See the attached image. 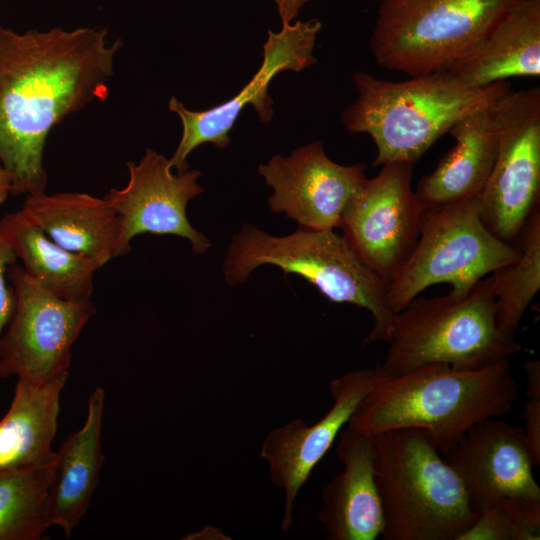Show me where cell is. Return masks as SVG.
Listing matches in <instances>:
<instances>
[{
    "mask_svg": "<svg viewBox=\"0 0 540 540\" xmlns=\"http://www.w3.org/2000/svg\"><path fill=\"white\" fill-rule=\"evenodd\" d=\"M495 313L490 275L464 298H414L395 314L387 355L376 366L379 375L396 377L434 363L481 370L509 361L522 346L515 332L497 324Z\"/></svg>",
    "mask_w": 540,
    "mask_h": 540,
    "instance_id": "8992f818",
    "label": "cell"
},
{
    "mask_svg": "<svg viewBox=\"0 0 540 540\" xmlns=\"http://www.w3.org/2000/svg\"><path fill=\"white\" fill-rule=\"evenodd\" d=\"M12 194V178L9 171L0 160V206Z\"/></svg>",
    "mask_w": 540,
    "mask_h": 540,
    "instance_id": "f546056e",
    "label": "cell"
},
{
    "mask_svg": "<svg viewBox=\"0 0 540 540\" xmlns=\"http://www.w3.org/2000/svg\"><path fill=\"white\" fill-rule=\"evenodd\" d=\"M7 276L17 302L0 341V379L16 376L46 382L68 372L71 347L95 314V304L53 295L17 262L10 265Z\"/></svg>",
    "mask_w": 540,
    "mask_h": 540,
    "instance_id": "30bf717a",
    "label": "cell"
},
{
    "mask_svg": "<svg viewBox=\"0 0 540 540\" xmlns=\"http://www.w3.org/2000/svg\"><path fill=\"white\" fill-rule=\"evenodd\" d=\"M540 501L506 497L480 512L459 540H539Z\"/></svg>",
    "mask_w": 540,
    "mask_h": 540,
    "instance_id": "484cf974",
    "label": "cell"
},
{
    "mask_svg": "<svg viewBox=\"0 0 540 540\" xmlns=\"http://www.w3.org/2000/svg\"><path fill=\"white\" fill-rule=\"evenodd\" d=\"M53 463L0 472V540H38L51 526L48 493Z\"/></svg>",
    "mask_w": 540,
    "mask_h": 540,
    "instance_id": "cb8c5ba5",
    "label": "cell"
},
{
    "mask_svg": "<svg viewBox=\"0 0 540 540\" xmlns=\"http://www.w3.org/2000/svg\"><path fill=\"white\" fill-rule=\"evenodd\" d=\"M15 262V253L0 233V341L16 308V293L7 276L8 268Z\"/></svg>",
    "mask_w": 540,
    "mask_h": 540,
    "instance_id": "83f0119b",
    "label": "cell"
},
{
    "mask_svg": "<svg viewBox=\"0 0 540 540\" xmlns=\"http://www.w3.org/2000/svg\"><path fill=\"white\" fill-rule=\"evenodd\" d=\"M22 209L55 243L91 258L100 268L115 257L119 217L104 197L43 192L27 195Z\"/></svg>",
    "mask_w": 540,
    "mask_h": 540,
    "instance_id": "7402d4cb",
    "label": "cell"
},
{
    "mask_svg": "<svg viewBox=\"0 0 540 540\" xmlns=\"http://www.w3.org/2000/svg\"><path fill=\"white\" fill-rule=\"evenodd\" d=\"M436 72L474 89L540 76V0H521L481 41Z\"/></svg>",
    "mask_w": 540,
    "mask_h": 540,
    "instance_id": "ac0fdd59",
    "label": "cell"
},
{
    "mask_svg": "<svg viewBox=\"0 0 540 540\" xmlns=\"http://www.w3.org/2000/svg\"><path fill=\"white\" fill-rule=\"evenodd\" d=\"M105 391L97 387L90 394L84 425L62 442L53 463L48 493L51 526L62 528L70 537L89 507L99 483L104 461L101 429Z\"/></svg>",
    "mask_w": 540,
    "mask_h": 540,
    "instance_id": "d6986e66",
    "label": "cell"
},
{
    "mask_svg": "<svg viewBox=\"0 0 540 540\" xmlns=\"http://www.w3.org/2000/svg\"><path fill=\"white\" fill-rule=\"evenodd\" d=\"M378 377L377 367L347 372L329 383L333 404L317 422L307 424L297 418L274 428L261 446V457L268 463L271 481L284 490L285 503L281 530L294 522V506L300 489L311 476L361 400L371 391Z\"/></svg>",
    "mask_w": 540,
    "mask_h": 540,
    "instance_id": "9a60e30c",
    "label": "cell"
},
{
    "mask_svg": "<svg viewBox=\"0 0 540 540\" xmlns=\"http://www.w3.org/2000/svg\"><path fill=\"white\" fill-rule=\"evenodd\" d=\"M336 451L343 470L323 488L319 520L331 540H375L384 520L373 436L347 427Z\"/></svg>",
    "mask_w": 540,
    "mask_h": 540,
    "instance_id": "e0dca14e",
    "label": "cell"
},
{
    "mask_svg": "<svg viewBox=\"0 0 540 540\" xmlns=\"http://www.w3.org/2000/svg\"><path fill=\"white\" fill-rule=\"evenodd\" d=\"M520 250L484 225L478 197L425 209L417 244L387 287L389 308L398 313L429 286L448 283L464 298L483 278L518 259Z\"/></svg>",
    "mask_w": 540,
    "mask_h": 540,
    "instance_id": "ba28073f",
    "label": "cell"
},
{
    "mask_svg": "<svg viewBox=\"0 0 540 540\" xmlns=\"http://www.w3.org/2000/svg\"><path fill=\"white\" fill-rule=\"evenodd\" d=\"M528 399L524 407V434L534 465H540V362L528 360L524 364Z\"/></svg>",
    "mask_w": 540,
    "mask_h": 540,
    "instance_id": "4316f807",
    "label": "cell"
},
{
    "mask_svg": "<svg viewBox=\"0 0 540 540\" xmlns=\"http://www.w3.org/2000/svg\"><path fill=\"white\" fill-rule=\"evenodd\" d=\"M517 392L509 361L481 370L434 363L391 378L378 372L347 427L372 436L393 429H419L443 455L473 425L508 414Z\"/></svg>",
    "mask_w": 540,
    "mask_h": 540,
    "instance_id": "7a4b0ae2",
    "label": "cell"
},
{
    "mask_svg": "<svg viewBox=\"0 0 540 540\" xmlns=\"http://www.w3.org/2000/svg\"><path fill=\"white\" fill-rule=\"evenodd\" d=\"M491 106L460 118L447 133L454 147L415 191L424 209L478 197L493 168L498 139Z\"/></svg>",
    "mask_w": 540,
    "mask_h": 540,
    "instance_id": "ffe728a7",
    "label": "cell"
},
{
    "mask_svg": "<svg viewBox=\"0 0 540 540\" xmlns=\"http://www.w3.org/2000/svg\"><path fill=\"white\" fill-rule=\"evenodd\" d=\"M0 233L43 289L69 301L91 300L94 273L100 268L94 260L55 243L22 208L1 219Z\"/></svg>",
    "mask_w": 540,
    "mask_h": 540,
    "instance_id": "603a6c76",
    "label": "cell"
},
{
    "mask_svg": "<svg viewBox=\"0 0 540 540\" xmlns=\"http://www.w3.org/2000/svg\"><path fill=\"white\" fill-rule=\"evenodd\" d=\"M514 245L518 259L490 274L496 322L515 332L540 289V207L535 209Z\"/></svg>",
    "mask_w": 540,
    "mask_h": 540,
    "instance_id": "d4e9b609",
    "label": "cell"
},
{
    "mask_svg": "<svg viewBox=\"0 0 540 540\" xmlns=\"http://www.w3.org/2000/svg\"><path fill=\"white\" fill-rule=\"evenodd\" d=\"M363 163L341 165L314 141L287 156L275 155L259 166V174L273 188L268 199L272 212L309 230L339 228L349 202L359 192L367 177Z\"/></svg>",
    "mask_w": 540,
    "mask_h": 540,
    "instance_id": "5bb4252c",
    "label": "cell"
},
{
    "mask_svg": "<svg viewBox=\"0 0 540 540\" xmlns=\"http://www.w3.org/2000/svg\"><path fill=\"white\" fill-rule=\"evenodd\" d=\"M127 168V184L104 196L119 217L115 257L126 255L132 239L143 233L185 238L195 254H204L211 243L186 214L188 202L204 191L198 184L201 172H173L169 159L149 148L138 163L128 162Z\"/></svg>",
    "mask_w": 540,
    "mask_h": 540,
    "instance_id": "4fadbf2b",
    "label": "cell"
},
{
    "mask_svg": "<svg viewBox=\"0 0 540 540\" xmlns=\"http://www.w3.org/2000/svg\"><path fill=\"white\" fill-rule=\"evenodd\" d=\"M442 457L460 478L476 514L506 497L540 501L523 427L498 417L486 419L468 429Z\"/></svg>",
    "mask_w": 540,
    "mask_h": 540,
    "instance_id": "2e32d148",
    "label": "cell"
},
{
    "mask_svg": "<svg viewBox=\"0 0 540 540\" xmlns=\"http://www.w3.org/2000/svg\"><path fill=\"white\" fill-rule=\"evenodd\" d=\"M370 47L384 69L436 72L486 37L521 0H377Z\"/></svg>",
    "mask_w": 540,
    "mask_h": 540,
    "instance_id": "52a82bcc",
    "label": "cell"
},
{
    "mask_svg": "<svg viewBox=\"0 0 540 540\" xmlns=\"http://www.w3.org/2000/svg\"><path fill=\"white\" fill-rule=\"evenodd\" d=\"M353 80L358 97L341 120L351 133L370 135L377 149L373 166L413 165L460 118L511 90L508 81L469 89L439 72L394 82L357 71Z\"/></svg>",
    "mask_w": 540,
    "mask_h": 540,
    "instance_id": "3957f363",
    "label": "cell"
},
{
    "mask_svg": "<svg viewBox=\"0 0 540 540\" xmlns=\"http://www.w3.org/2000/svg\"><path fill=\"white\" fill-rule=\"evenodd\" d=\"M491 112L498 148L478 196L480 217L494 236L514 245L540 207V89L510 90Z\"/></svg>",
    "mask_w": 540,
    "mask_h": 540,
    "instance_id": "9c48e42d",
    "label": "cell"
},
{
    "mask_svg": "<svg viewBox=\"0 0 540 540\" xmlns=\"http://www.w3.org/2000/svg\"><path fill=\"white\" fill-rule=\"evenodd\" d=\"M385 540H459L476 520L463 484L428 434L401 428L373 436Z\"/></svg>",
    "mask_w": 540,
    "mask_h": 540,
    "instance_id": "277c9868",
    "label": "cell"
},
{
    "mask_svg": "<svg viewBox=\"0 0 540 540\" xmlns=\"http://www.w3.org/2000/svg\"><path fill=\"white\" fill-rule=\"evenodd\" d=\"M265 264L301 276L332 302L368 310L374 325L363 345L390 340L396 313L387 303L388 285L334 230L299 227L292 234L273 236L243 224L232 236L222 265L225 281L230 285L242 283Z\"/></svg>",
    "mask_w": 540,
    "mask_h": 540,
    "instance_id": "5b68a950",
    "label": "cell"
},
{
    "mask_svg": "<svg viewBox=\"0 0 540 540\" xmlns=\"http://www.w3.org/2000/svg\"><path fill=\"white\" fill-rule=\"evenodd\" d=\"M310 0H274L281 18L282 26L291 24L299 15L300 9Z\"/></svg>",
    "mask_w": 540,
    "mask_h": 540,
    "instance_id": "f1b7e54d",
    "label": "cell"
},
{
    "mask_svg": "<svg viewBox=\"0 0 540 540\" xmlns=\"http://www.w3.org/2000/svg\"><path fill=\"white\" fill-rule=\"evenodd\" d=\"M412 166L388 163L347 205L340 227L362 262L387 285L412 254L424 207L411 188Z\"/></svg>",
    "mask_w": 540,
    "mask_h": 540,
    "instance_id": "8fae6325",
    "label": "cell"
},
{
    "mask_svg": "<svg viewBox=\"0 0 540 540\" xmlns=\"http://www.w3.org/2000/svg\"><path fill=\"white\" fill-rule=\"evenodd\" d=\"M102 27L18 33L0 26V160L13 195L45 192L44 148L52 128L109 95L122 47Z\"/></svg>",
    "mask_w": 540,
    "mask_h": 540,
    "instance_id": "6da1fadb",
    "label": "cell"
},
{
    "mask_svg": "<svg viewBox=\"0 0 540 540\" xmlns=\"http://www.w3.org/2000/svg\"><path fill=\"white\" fill-rule=\"evenodd\" d=\"M321 29L319 20L310 19L283 25L277 33L269 30L260 68L237 95L220 105L192 111L172 97L168 107L181 120L182 136L169 159L171 167L177 172L189 169L187 157L201 144L226 148L230 144L229 132L247 105L254 107L261 121H271L274 110L273 99L268 93L270 82L282 71L298 72L317 62L313 50Z\"/></svg>",
    "mask_w": 540,
    "mask_h": 540,
    "instance_id": "7c38bea8",
    "label": "cell"
},
{
    "mask_svg": "<svg viewBox=\"0 0 540 540\" xmlns=\"http://www.w3.org/2000/svg\"><path fill=\"white\" fill-rule=\"evenodd\" d=\"M69 371L46 382L17 378L11 405L0 420V472L52 463L60 394Z\"/></svg>",
    "mask_w": 540,
    "mask_h": 540,
    "instance_id": "44dd1931",
    "label": "cell"
}]
</instances>
